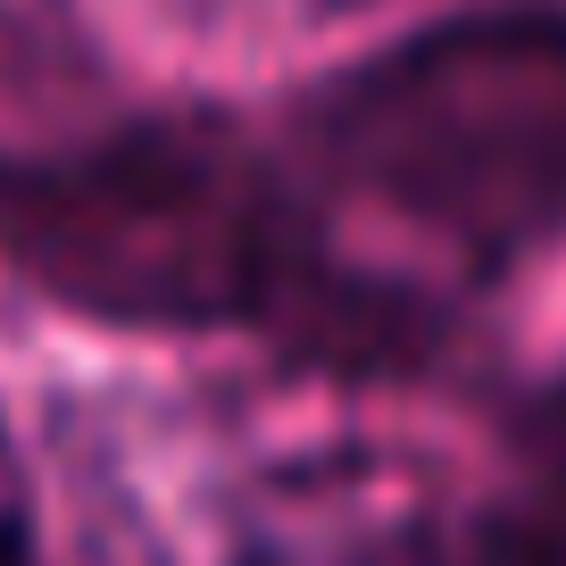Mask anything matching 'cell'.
<instances>
[{
  "instance_id": "1",
  "label": "cell",
  "mask_w": 566,
  "mask_h": 566,
  "mask_svg": "<svg viewBox=\"0 0 566 566\" xmlns=\"http://www.w3.org/2000/svg\"><path fill=\"white\" fill-rule=\"evenodd\" d=\"M566 250V9H459L259 108L0 150V259L67 317L408 375Z\"/></svg>"
},
{
  "instance_id": "2",
  "label": "cell",
  "mask_w": 566,
  "mask_h": 566,
  "mask_svg": "<svg viewBox=\"0 0 566 566\" xmlns=\"http://www.w3.org/2000/svg\"><path fill=\"white\" fill-rule=\"evenodd\" d=\"M417 566H566V367L516 408L492 475Z\"/></svg>"
},
{
  "instance_id": "3",
  "label": "cell",
  "mask_w": 566,
  "mask_h": 566,
  "mask_svg": "<svg viewBox=\"0 0 566 566\" xmlns=\"http://www.w3.org/2000/svg\"><path fill=\"white\" fill-rule=\"evenodd\" d=\"M0 566H84L67 500L9 408H0Z\"/></svg>"
},
{
  "instance_id": "4",
  "label": "cell",
  "mask_w": 566,
  "mask_h": 566,
  "mask_svg": "<svg viewBox=\"0 0 566 566\" xmlns=\"http://www.w3.org/2000/svg\"><path fill=\"white\" fill-rule=\"evenodd\" d=\"M342 9H350V0H342Z\"/></svg>"
}]
</instances>
